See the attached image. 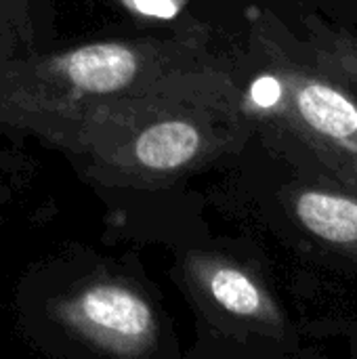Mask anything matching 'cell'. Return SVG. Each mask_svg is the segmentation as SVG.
I'll return each instance as SVG.
<instances>
[{
  "instance_id": "obj_1",
  "label": "cell",
  "mask_w": 357,
  "mask_h": 359,
  "mask_svg": "<svg viewBox=\"0 0 357 359\" xmlns=\"http://www.w3.org/2000/svg\"><path fill=\"white\" fill-rule=\"evenodd\" d=\"M265 36L269 65L248 84L282 158L357 187V88L316 67L284 21Z\"/></svg>"
},
{
  "instance_id": "obj_2",
  "label": "cell",
  "mask_w": 357,
  "mask_h": 359,
  "mask_svg": "<svg viewBox=\"0 0 357 359\" xmlns=\"http://www.w3.org/2000/svg\"><path fill=\"white\" fill-rule=\"evenodd\" d=\"M280 160L276 210L282 229L322 271L357 282V187Z\"/></svg>"
},
{
  "instance_id": "obj_3",
  "label": "cell",
  "mask_w": 357,
  "mask_h": 359,
  "mask_svg": "<svg viewBox=\"0 0 357 359\" xmlns=\"http://www.w3.org/2000/svg\"><path fill=\"white\" fill-rule=\"evenodd\" d=\"M284 25L322 72L357 88V19L332 0H288Z\"/></svg>"
},
{
  "instance_id": "obj_4",
  "label": "cell",
  "mask_w": 357,
  "mask_h": 359,
  "mask_svg": "<svg viewBox=\"0 0 357 359\" xmlns=\"http://www.w3.org/2000/svg\"><path fill=\"white\" fill-rule=\"evenodd\" d=\"M137 55L116 42L88 44L63 59V72L74 86L88 93H112L126 86L137 74Z\"/></svg>"
},
{
  "instance_id": "obj_5",
  "label": "cell",
  "mask_w": 357,
  "mask_h": 359,
  "mask_svg": "<svg viewBox=\"0 0 357 359\" xmlns=\"http://www.w3.org/2000/svg\"><path fill=\"white\" fill-rule=\"evenodd\" d=\"M80 311L97 330L118 339H141L151 328V311L147 303L118 286L88 290L82 297Z\"/></svg>"
},
{
  "instance_id": "obj_6",
  "label": "cell",
  "mask_w": 357,
  "mask_h": 359,
  "mask_svg": "<svg viewBox=\"0 0 357 359\" xmlns=\"http://www.w3.org/2000/svg\"><path fill=\"white\" fill-rule=\"evenodd\" d=\"M200 133L189 122L173 120L147 128L135 145L137 160L151 170H173L187 164L200 149Z\"/></svg>"
},
{
  "instance_id": "obj_7",
  "label": "cell",
  "mask_w": 357,
  "mask_h": 359,
  "mask_svg": "<svg viewBox=\"0 0 357 359\" xmlns=\"http://www.w3.org/2000/svg\"><path fill=\"white\" fill-rule=\"evenodd\" d=\"M322 337H341L347 341L349 358L357 359V316L345 322H328L322 326Z\"/></svg>"
},
{
  "instance_id": "obj_8",
  "label": "cell",
  "mask_w": 357,
  "mask_h": 359,
  "mask_svg": "<svg viewBox=\"0 0 357 359\" xmlns=\"http://www.w3.org/2000/svg\"><path fill=\"white\" fill-rule=\"evenodd\" d=\"M135 8L145 13V15H154V17H162L168 19L177 13V2L175 0H133Z\"/></svg>"
},
{
  "instance_id": "obj_9",
  "label": "cell",
  "mask_w": 357,
  "mask_h": 359,
  "mask_svg": "<svg viewBox=\"0 0 357 359\" xmlns=\"http://www.w3.org/2000/svg\"><path fill=\"white\" fill-rule=\"evenodd\" d=\"M332 4L357 19V0H332Z\"/></svg>"
}]
</instances>
